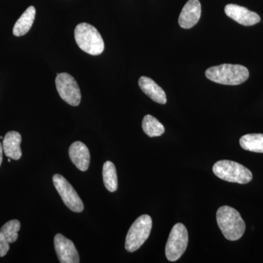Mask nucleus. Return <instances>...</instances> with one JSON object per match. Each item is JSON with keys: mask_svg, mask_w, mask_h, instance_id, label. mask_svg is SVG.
Wrapping results in <instances>:
<instances>
[{"mask_svg": "<svg viewBox=\"0 0 263 263\" xmlns=\"http://www.w3.org/2000/svg\"><path fill=\"white\" fill-rule=\"evenodd\" d=\"M188 231L186 227L178 223L173 227L165 247V255L171 262L178 260L184 253L188 245Z\"/></svg>", "mask_w": 263, "mask_h": 263, "instance_id": "nucleus-6", "label": "nucleus"}, {"mask_svg": "<svg viewBox=\"0 0 263 263\" xmlns=\"http://www.w3.org/2000/svg\"><path fill=\"white\" fill-rule=\"evenodd\" d=\"M53 182L66 206L73 212L81 213L84 211V203L80 197L63 176L55 174L53 176Z\"/></svg>", "mask_w": 263, "mask_h": 263, "instance_id": "nucleus-8", "label": "nucleus"}, {"mask_svg": "<svg viewBox=\"0 0 263 263\" xmlns=\"http://www.w3.org/2000/svg\"><path fill=\"white\" fill-rule=\"evenodd\" d=\"M54 248L57 257L61 263H79L80 262L79 252L72 240L62 234L55 235Z\"/></svg>", "mask_w": 263, "mask_h": 263, "instance_id": "nucleus-9", "label": "nucleus"}, {"mask_svg": "<svg viewBox=\"0 0 263 263\" xmlns=\"http://www.w3.org/2000/svg\"><path fill=\"white\" fill-rule=\"evenodd\" d=\"M240 145L245 150L263 153V134H247L240 138Z\"/></svg>", "mask_w": 263, "mask_h": 263, "instance_id": "nucleus-17", "label": "nucleus"}, {"mask_svg": "<svg viewBox=\"0 0 263 263\" xmlns=\"http://www.w3.org/2000/svg\"><path fill=\"white\" fill-rule=\"evenodd\" d=\"M140 88L153 101L164 105L167 103L165 92L155 81L146 76H142L138 81Z\"/></svg>", "mask_w": 263, "mask_h": 263, "instance_id": "nucleus-14", "label": "nucleus"}, {"mask_svg": "<svg viewBox=\"0 0 263 263\" xmlns=\"http://www.w3.org/2000/svg\"><path fill=\"white\" fill-rule=\"evenodd\" d=\"M224 12L228 17L241 25L253 26L260 22V17L257 13L240 5H227L224 8Z\"/></svg>", "mask_w": 263, "mask_h": 263, "instance_id": "nucleus-10", "label": "nucleus"}, {"mask_svg": "<svg viewBox=\"0 0 263 263\" xmlns=\"http://www.w3.org/2000/svg\"><path fill=\"white\" fill-rule=\"evenodd\" d=\"M56 86L62 100L72 106H78L81 103V94L79 85L72 76L66 72L57 74Z\"/></svg>", "mask_w": 263, "mask_h": 263, "instance_id": "nucleus-7", "label": "nucleus"}, {"mask_svg": "<svg viewBox=\"0 0 263 263\" xmlns=\"http://www.w3.org/2000/svg\"><path fill=\"white\" fill-rule=\"evenodd\" d=\"M103 182L105 187L110 193L117 191L118 188V178L117 169L113 162L107 161L103 167Z\"/></svg>", "mask_w": 263, "mask_h": 263, "instance_id": "nucleus-16", "label": "nucleus"}, {"mask_svg": "<svg viewBox=\"0 0 263 263\" xmlns=\"http://www.w3.org/2000/svg\"><path fill=\"white\" fill-rule=\"evenodd\" d=\"M213 172L221 180L240 184L250 182L253 178L247 167L234 161H218L213 166Z\"/></svg>", "mask_w": 263, "mask_h": 263, "instance_id": "nucleus-4", "label": "nucleus"}, {"mask_svg": "<svg viewBox=\"0 0 263 263\" xmlns=\"http://www.w3.org/2000/svg\"><path fill=\"white\" fill-rule=\"evenodd\" d=\"M201 15V5L199 0H189L183 7L179 18L180 27L190 29L196 25Z\"/></svg>", "mask_w": 263, "mask_h": 263, "instance_id": "nucleus-11", "label": "nucleus"}, {"mask_svg": "<svg viewBox=\"0 0 263 263\" xmlns=\"http://www.w3.org/2000/svg\"><path fill=\"white\" fill-rule=\"evenodd\" d=\"M35 14L36 10L34 7H29L15 24L13 29V34L16 37H20L27 34L34 23Z\"/></svg>", "mask_w": 263, "mask_h": 263, "instance_id": "nucleus-15", "label": "nucleus"}, {"mask_svg": "<svg viewBox=\"0 0 263 263\" xmlns=\"http://www.w3.org/2000/svg\"><path fill=\"white\" fill-rule=\"evenodd\" d=\"M152 219L149 215L139 216L132 224L125 240V249L128 252H134L146 242L152 231Z\"/></svg>", "mask_w": 263, "mask_h": 263, "instance_id": "nucleus-5", "label": "nucleus"}, {"mask_svg": "<svg viewBox=\"0 0 263 263\" xmlns=\"http://www.w3.org/2000/svg\"><path fill=\"white\" fill-rule=\"evenodd\" d=\"M216 221L226 239L234 241L245 234L246 224L238 211L224 205L216 212Z\"/></svg>", "mask_w": 263, "mask_h": 263, "instance_id": "nucleus-1", "label": "nucleus"}, {"mask_svg": "<svg viewBox=\"0 0 263 263\" xmlns=\"http://www.w3.org/2000/svg\"><path fill=\"white\" fill-rule=\"evenodd\" d=\"M22 136L18 132L10 131L5 135L3 141V152L8 158L18 160L22 157Z\"/></svg>", "mask_w": 263, "mask_h": 263, "instance_id": "nucleus-13", "label": "nucleus"}, {"mask_svg": "<svg viewBox=\"0 0 263 263\" xmlns=\"http://www.w3.org/2000/svg\"><path fill=\"white\" fill-rule=\"evenodd\" d=\"M205 76L216 84L236 86L248 80L249 72L243 65L223 64L208 69Z\"/></svg>", "mask_w": 263, "mask_h": 263, "instance_id": "nucleus-2", "label": "nucleus"}, {"mask_svg": "<svg viewBox=\"0 0 263 263\" xmlns=\"http://www.w3.org/2000/svg\"><path fill=\"white\" fill-rule=\"evenodd\" d=\"M10 249V243L2 234L0 232V257H3L6 255Z\"/></svg>", "mask_w": 263, "mask_h": 263, "instance_id": "nucleus-20", "label": "nucleus"}, {"mask_svg": "<svg viewBox=\"0 0 263 263\" xmlns=\"http://www.w3.org/2000/svg\"><path fill=\"white\" fill-rule=\"evenodd\" d=\"M142 128L147 136L151 138L161 136L164 133L163 124L152 115L145 116L142 122Z\"/></svg>", "mask_w": 263, "mask_h": 263, "instance_id": "nucleus-18", "label": "nucleus"}, {"mask_svg": "<svg viewBox=\"0 0 263 263\" xmlns=\"http://www.w3.org/2000/svg\"><path fill=\"white\" fill-rule=\"evenodd\" d=\"M3 143H0V166L3 162Z\"/></svg>", "mask_w": 263, "mask_h": 263, "instance_id": "nucleus-21", "label": "nucleus"}, {"mask_svg": "<svg viewBox=\"0 0 263 263\" xmlns=\"http://www.w3.org/2000/svg\"><path fill=\"white\" fill-rule=\"evenodd\" d=\"M75 40L82 51L93 56L101 54L105 48L103 37L98 29L87 23H81L75 29Z\"/></svg>", "mask_w": 263, "mask_h": 263, "instance_id": "nucleus-3", "label": "nucleus"}, {"mask_svg": "<svg viewBox=\"0 0 263 263\" xmlns=\"http://www.w3.org/2000/svg\"><path fill=\"white\" fill-rule=\"evenodd\" d=\"M21 223L16 219L10 220L2 227L0 232L4 235L5 239L10 243H14L18 238V232L20 230Z\"/></svg>", "mask_w": 263, "mask_h": 263, "instance_id": "nucleus-19", "label": "nucleus"}, {"mask_svg": "<svg viewBox=\"0 0 263 263\" xmlns=\"http://www.w3.org/2000/svg\"><path fill=\"white\" fill-rule=\"evenodd\" d=\"M69 156L72 163L81 171L89 168L90 154L89 148L81 141L74 142L69 148Z\"/></svg>", "mask_w": 263, "mask_h": 263, "instance_id": "nucleus-12", "label": "nucleus"}]
</instances>
